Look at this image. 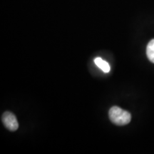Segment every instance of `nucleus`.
<instances>
[{
    "instance_id": "4",
    "label": "nucleus",
    "mask_w": 154,
    "mask_h": 154,
    "mask_svg": "<svg viewBox=\"0 0 154 154\" xmlns=\"http://www.w3.org/2000/svg\"><path fill=\"white\" fill-rule=\"evenodd\" d=\"M146 55L149 61L154 63V39H152L148 44L146 48Z\"/></svg>"
},
{
    "instance_id": "3",
    "label": "nucleus",
    "mask_w": 154,
    "mask_h": 154,
    "mask_svg": "<svg viewBox=\"0 0 154 154\" xmlns=\"http://www.w3.org/2000/svg\"><path fill=\"white\" fill-rule=\"evenodd\" d=\"M94 63H96V66L99 67V69H101L104 73H109L110 72V65L109 64V63H108L107 61L103 60L101 58H96V59H94Z\"/></svg>"
},
{
    "instance_id": "1",
    "label": "nucleus",
    "mask_w": 154,
    "mask_h": 154,
    "mask_svg": "<svg viewBox=\"0 0 154 154\" xmlns=\"http://www.w3.org/2000/svg\"><path fill=\"white\" fill-rule=\"evenodd\" d=\"M109 119L113 124L117 126H125L131 120V115L128 111L118 106L111 107L109 112Z\"/></svg>"
},
{
    "instance_id": "2",
    "label": "nucleus",
    "mask_w": 154,
    "mask_h": 154,
    "mask_svg": "<svg viewBox=\"0 0 154 154\" xmlns=\"http://www.w3.org/2000/svg\"><path fill=\"white\" fill-rule=\"evenodd\" d=\"M2 121L3 124L7 128V129L11 131H15L18 129L19 123L18 121L15 116L14 114L10 111H6L3 113L2 117Z\"/></svg>"
}]
</instances>
